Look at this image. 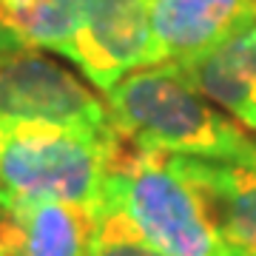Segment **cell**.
Here are the masks:
<instances>
[{
    "label": "cell",
    "mask_w": 256,
    "mask_h": 256,
    "mask_svg": "<svg viewBox=\"0 0 256 256\" xmlns=\"http://www.w3.org/2000/svg\"><path fill=\"white\" fill-rule=\"evenodd\" d=\"M111 122L128 148L256 168V140L210 106L174 63L126 74L106 92Z\"/></svg>",
    "instance_id": "1"
},
{
    "label": "cell",
    "mask_w": 256,
    "mask_h": 256,
    "mask_svg": "<svg viewBox=\"0 0 256 256\" xmlns=\"http://www.w3.org/2000/svg\"><path fill=\"white\" fill-rule=\"evenodd\" d=\"M180 68L200 94L222 106L239 126L256 131V12L222 43Z\"/></svg>",
    "instance_id": "8"
},
{
    "label": "cell",
    "mask_w": 256,
    "mask_h": 256,
    "mask_svg": "<svg viewBox=\"0 0 256 256\" xmlns=\"http://www.w3.org/2000/svg\"><path fill=\"white\" fill-rule=\"evenodd\" d=\"M23 126L117 131L106 100L37 48L0 54V134Z\"/></svg>",
    "instance_id": "4"
},
{
    "label": "cell",
    "mask_w": 256,
    "mask_h": 256,
    "mask_svg": "<svg viewBox=\"0 0 256 256\" xmlns=\"http://www.w3.org/2000/svg\"><path fill=\"white\" fill-rule=\"evenodd\" d=\"M151 9L154 0H86L80 28L66 60L102 94L126 74L146 68L151 52Z\"/></svg>",
    "instance_id": "5"
},
{
    "label": "cell",
    "mask_w": 256,
    "mask_h": 256,
    "mask_svg": "<svg viewBox=\"0 0 256 256\" xmlns=\"http://www.w3.org/2000/svg\"><path fill=\"white\" fill-rule=\"evenodd\" d=\"M254 12L256 0H154L146 68L205 54Z\"/></svg>",
    "instance_id": "6"
},
{
    "label": "cell",
    "mask_w": 256,
    "mask_h": 256,
    "mask_svg": "<svg viewBox=\"0 0 256 256\" xmlns=\"http://www.w3.org/2000/svg\"><path fill=\"white\" fill-rule=\"evenodd\" d=\"M94 228V210L72 202L0 205V248L6 256H88Z\"/></svg>",
    "instance_id": "7"
},
{
    "label": "cell",
    "mask_w": 256,
    "mask_h": 256,
    "mask_svg": "<svg viewBox=\"0 0 256 256\" xmlns=\"http://www.w3.org/2000/svg\"><path fill=\"white\" fill-rule=\"evenodd\" d=\"M185 171L208 196L222 239L239 256H256V168L182 156Z\"/></svg>",
    "instance_id": "9"
},
{
    "label": "cell",
    "mask_w": 256,
    "mask_h": 256,
    "mask_svg": "<svg viewBox=\"0 0 256 256\" xmlns=\"http://www.w3.org/2000/svg\"><path fill=\"white\" fill-rule=\"evenodd\" d=\"M86 0H0V26L26 48L66 54L80 28Z\"/></svg>",
    "instance_id": "10"
},
{
    "label": "cell",
    "mask_w": 256,
    "mask_h": 256,
    "mask_svg": "<svg viewBox=\"0 0 256 256\" xmlns=\"http://www.w3.org/2000/svg\"><path fill=\"white\" fill-rule=\"evenodd\" d=\"M106 210H120L165 256H239L222 239L208 196L185 171L182 156L126 146L106 188L100 214Z\"/></svg>",
    "instance_id": "2"
},
{
    "label": "cell",
    "mask_w": 256,
    "mask_h": 256,
    "mask_svg": "<svg viewBox=\"0 0 256 256\" xmlns=\"http://www.w3.org/2000/svg\"><path fill=\"white\" fill-rule=\"evenodd\" d=\"M0 256H6V254H3V248H0Z\"/></svg>",
    "instance_id": "12"
},
{
    "label": "cell",
    "mask_w": 256,
    "mask_h": 256,
    "mask_svg": "<svg viewBox=\"0 0 256 256\" xmlns=\"http://www.w3.org/2000/svg\"><path fill=\"white\" fill-rule=\"evenodd\" d=\"M88 256H165V254L156 250L151 242H146L142 234L120 210H106V214L97 216Z\"/></svg>",
    "instance_id": "11"
},
{
    "label": "cell",
    "mask_w": 256,
    "mask_h": 256,
    "mask_svg": "<svg viewBox=\"0 0 256 256\" xmlns=\"http://www.w3.org/2000/svg\"><path fill=\"white\" fill-rule=\"evenodd\" d=\"M126 151L117 131L94 134L23 126L0 134V205L54 200L102 210L111 171Z\"/></svg>",
    "instance_id": "3"
}]
</instances>
